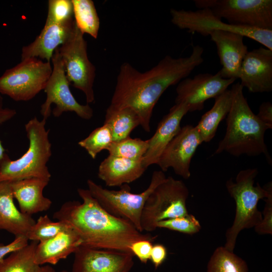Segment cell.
I'll use <instances>...</instances> for the list:
<instances>
[{"label": "cell", "instance_id": "cell-1", "mask_svg": "<svg viewBox=\"0 0 272 272\" xmlns=\"http://www.w3.org/2000/svg\"><path fill=\"white\" fill-rule=\"evenodd\" d=\"M203 51L202 46L196 45L192 46L188 56L175 58L167 55L144 73L128 62L123 63L107 109H133L140 118V125L149 132L153 111L158 100L167 88L187 78L203 62Z\"/></svg>", "mask_w": 272, "mask_h": 272}, {"label": "cell", "instance_id": "cell-2", "mask_svg": "<svg viewBox=\"0 0 272 272\" xmlns=\"http://www.w3.org/2000/svg\"><path fill=\"white\" fill-rule=\"evenodd\" d=\"M82 200L68 201L55 213L54 219L69 224L81 238L82 246L130 252L131 244L139 240L154 241L156 235L143 234L127 221L104 210L89 190L79 188Z\"/></svg>", "mask_w": 272, "mask_h": 272}, {"label": "cell", "instance_id": "cell-3", "mask_svg": "<svg viewBox=\"0 0 272 272\" xmlns=\"http://www.w3.org/2000/svg\"><path fill=\"white\" fill-rule=\"evenodd\" d=\"M243 89L240 82L234 84L231 88L232 100L226 117V132L214 154L226 152L235 157L263 154L271 162L264 142L265 132L271 128L253 112Z\"/></svg>", "mask_w": 272, "mask_h": 272}, {"label": "cell", "instance_id": "cell-4", "mask_svg": "<svg viewBox=\"0 0 272 272\" xmlns=\"http://www.w3.org/2000/svg\"><path fill=\"white\" fill-rule=\"evenodd\" d=\"M258 173L255 168L242 170L237 174L235 181L230 179L226 182L227 191L236 205L235 218L232 226L226 232L224 246L231 251H234L240 232L255 227L261 221L262 213L258 210V202L272 192L271 181L263 187L258 182L255 185Z\"/></svg>", "mask_w": 272, "mask_h": 272}, {"label": "cell", "instance_id": "cell-5", "mask_svg": "<svg viewBox=\"0 0 272 272\" xmlns=\"http://www.w3.org/2000/svg\"><path fill=\"white\" fill-rule=\"evenodd\" d=\"M46 120L35 117L25 124L29 141L27 151L19 158L12 160L7 155L0 164V182H14L31 178L50 181L51 174L47 164L51 157V144Z\"/></svg>", "mask_w": 272, "mask_h": 272}, {"label": "cell", "instance_id": "cell-6", "mask_svg": "<svg viewBox=\"0 0 272 272\" xmlns=\"http://www.w3.org/2000/svg\"><path fill=\"white\" fill-rule=\"evenodd\" d=\"M164 172L154 171L149 186L143 192L134 193L128 184L118 190H109L91 179L87 181L88 190L100 206L110 214L127 221L143 232L141 221L145 202L155 187L166 178Z\"/></svg>", "mask_w": 272, "mask_h": 272}, {"label": "cell", "instance_id": "cell-7", "mask_svg": "<svg viewBox=\"0 0 272 272\" xmlns=\"http://www.w3.org/2000/svg\"><path fill=\"white\" fill-rule=\"evenodd\" d=\"M189 193L183 181L166 177L145 202L141 221L143 232L155 231L161 221L188 215L186 201Z\"/></svg>", "mask_w": 272, "mask_h": 272}, {"label": "cell", "instance_id": "cell-8", "mask_svg": "<svg viewBox=\"0 0 272 272\" xmlns=\"http://www.w3.org/2000/svg\"><path fill=\"white\" fill-rule=\"evenodd\" d=\"M52 72L50 62L36 57L21 60L0 77V93L16 101H27L44 90Z\"/></svg>", "mask_w": 272, "mask_h": 272}, {"label": "cell", "instance_id": "cell-9", "mask_svg": "<svg viewBox=\"0 0 272 272\" xmlns=\"http://www.w3.org/2000/svg\"><path fill=\"white\" fill-rule=\"evenodd\" d=\"M198 9L207 8L236 26L272 30L271 0H194Z\"/></svg>", "mask_w": 272, "mask_h": 272}, {"label": "cell", "instance_id": "cell-10", "mask_svg": "<svg viewBox=\"0 0 272 272\" xmlns=\"http://www.w3.org/2000/svg\"><path fill=\"white\" fill-rule=\"evenodd\" d=\"M171 22L181 29L207 36L215 31H225L239 34L251 39L272 50V30L236 26L224 22L209 9L196 11L170 10Z\"/></svg>", "mask_w": 272, "mask_h": 272}, {"label": "cell", "instance_id": "cell-11", "mask_svg": "<svg viewBox=\"0 0 272 272\" xmlns=\"http://www.w3.org/2000/svg\"><path fill=\"white\" fill-rule=\"evenodd\" d=\"M57 48L69 83L84 93L87 104L94 102L96 69L88 57L84 34L76 24L70 37Z\"/></svg>", "mask_w": 272, "mask_h": 272}, {"label": "cell", "instance_id": "cell-12", "mask_svg": "<svg viewBox=\"0 0 272 272\" xmlns=\"http://www.w3.org/2000/svg\"><path fill=\"white\" fill-rule=\"evenodd\" d=\"M51 60L52 72L44 89L46 98L40 109L43 119L46 120L49 117L51 105L54 104L55 107L52 112L55 117H59L65 112H74L82 119H90L93 115V109L88 104H80L73 95L57 48Z\"/></svg>", "mask_w": 272, "mask_h": 272}, {"label": "cell", "instance_id": "cell-13", "mask_svg": "<svg viewBox=\"0 0 272 272\" xmlns=\"http://www.w3.org/2000/svg\"><path fill=\"white\" fill-rule=\"evenodd\" d=\"M235 81V79L223 78L219 72L215 74L201 73L193 78H185L176 87L175 103L185 104L188 112L200 111L203 108L205 101L216 98Z\"/></svg>", "mask_w": 272, "mask_h": 272}, {"label": "cell", "instance_id": "cell-14", "mask_svg": "<svg viewBox=\"0 0 272 272\" xmlns=\"http://www.w3.org/2000/svg\"><path fill=\"white\" fill-rule=\"evenodd\" d=\"M202 143L195 126L186 125L181 127L168 145L157 165L164 172L171 168L176 174L184 179H188L191 176L192 158Z\"/></svg>", "mask_w": 272, "mask_h": 272}, {"label": "cell", "instance_id": "cell-15", "mask_svg": "<svg viewBox=\"0 0 272 272\" xmlns=\"http://www.w3.org/2000/svg\"><path fill=\"white\" fill-rule=\"evenodd\" d=\"M133 257L130 252L81 246L74 253L72 272H130Z\"/></svg>", "mask_w": 272, "mask_h": 272}, {"label": "cell", "instance_id": "cell-16", "mask_svg": "<svg viewBox=\"0 0 272 272\" xmlns=\"http://www.w3.org/2000/svg\"><path fill=\"white\" fill-rule=\"evenodd\" d=\"M240 84L251 93L272 91V50L260 47L248 51L240 70Z\"/></svg>", "mask_w": 272, "mask_h": 272}, {"label": "cell", "instance_id": "cell-17", "mask_svg": "<svg viewBox=\"0 0 272 272\" xmlns=\"http://www.w3.org/2000/svg\"><path fill=\"white\" fill-rule=\"evenodd\" d=\"M216 44L221 69L218 71L225 79H238L242 61L248 52L242 35L232 32L215 31L210 33Z\"/></svg>", "mask_w": 272, "mask_h": 272}, {"label": "cell", "instance_id": "cell-18", "mask_svg": "<svg viewBox=\"0 0 272 272\" xmlns=\"http://www.w3.org/2000/svg\"><path fill=\"white\" fill-rule=\"evenodd\" d=\"M187 112L185 104L175 103L160 121L155 133L149 139V147L143 158L146 169L157 164L162 153L181 128L182 119Z\"/></svg>", "mask_w": 272, "mask_h": 272}, {"label": "cell", "instance_id": "cell-19", "mask_svg": "<svg viewBox=\"0 0 272 272\" xmlns=\"http://www.w3.org/2000/svg\"><path fill=\"white\" fill-rule=\"evenodd\" d=\"M75 26L74 19L62 23L45 22L35 40L22 47L21 60L36 57L50 62L55 50L68 39Z\"/></svg>", "mask_w": 272, "mask_h": 272}, {"label": "cell", "instance_id": "cell-20", "mask_svg": "<svg viewBox=\"0 0 272 272\" xmlns=\"http://www.w3.org/2000/svg\"><path fill=\"white\" fill-rule=\"evenodd\" d=\"M82 245L79 236L69 225L55 236L38 243L34 253L35 262L38 265H55L74 253Z\"/></svg>", "mask_w": 272, "mask_h": 272}, {"label": "cell", "instance_id": "cell-21", "mask_svg": "<svg viewBox=\"0 0 272 272\" xmlns=\"http://www.w3.org/2000/svg\"><path fill=\"white\" fill-rule=\"evenodd\" d=\"M49 182L31 178L10 182L13 197L17 200L23 214L32 216L51 207V200L43 195V190Z\"/></svg>", "mask_w": 272, "mask_h": 272}, {"label": "cell", "instance_id": "cell-22", "mask_svg": "<svg viewBox=\"0 0 272 272\" xmlns=\"http://www.w3.org/2000/svg\"><path fill=\"white\" fill-rule=\"evenodd\" d=\"M142 161L109 155L99 166L98 177L109 187L128 184L141 177L147 169Z\"/></svg>", "mask_w": 272, "mask_h": 272}, {"label": "cell", "instance_id": "cell-23", "mask_svg": "<svg viewBox=\"0 0 272 272\" xmlns=\"http://www.w3.org/2000/svg\"><path fill=\"white\" fill-rule=\"evenodd\" d=\"M14 198L10 182H0V230L26 236L35 221L17 209Z\"/></svg>", "mask_w": 272, "mask_h": 272}, {"label": "cell", "instance_id": "cell-24", "mask_svg": "<svg viewBox=\"0 0 272 272\" xmlns=\"http://www.w3.org/2000/svg\"><path fill=\"white\" fill-rule=\"evenodd\" d=\"M215 99L213 107L202 115L195 126L203 142H209L214 138L220 122L227 117L232 104L231 90H226Z\"/></svg>", "mask_w": 272, "mask_h": 272}, {"label": "cell", "instance_id": "cell-25", "mask_svg": "<svg viewBox=\"0 0 272 272\" xmlns=\"http://www.w3.org/2000/svg\"><path fill=\"white\" fill-rule=\"evenodd\" d=\"M104 124L109 127L113 142H117L129 137L131 131L141 124V120L130 108L117 110L107 109Z\"/></svg>", "mask_w": 272, "mask_h": 272}, {"label": "cell", "instance_id": "cell-26", "mask_svg": "<svg viewBox=\"0 0 272 272\" xmlns=\"http://www.w3.org/2000/svg\"><path fill=\"white\" fill-rule=\"evenodd\" d=\"M74 21L77 28L84 34L94 39L98 37L100 20L94 2L91 0H72Z\"/></svg>", "mask_w": 272, "mask_h": 272}, {"label": "cell", "instance_id": "cell-27", "mask_svg": "<svg viewBox=\"0 0 272 272\" xmlns=\"http://www.w3.org/2000/svg\"><path fill=\"white\" fill-rule=\"evenodd\" d=\"M38 242L31 241L24 248L0 261V272H35L38 266L34 253Z\"/></svg>", "mask_w": 272, "mask_h": 272}, {"label": "cell", "instance_id": "cell-28", "mask_svg": "<svg viewBox=\"0 0 272 272\" xmlns=\"http://www.w3.org/2000/svg\"><path fill=\"white\" fill-rule=\"evenodd\" d=\"M246 261L224 247H217L211 255L207 272H248Z\"/></svg>", "mask_w": 272, "mask_h": 272}, {"label": "cell", "instance_id": "cell-29", "mask_svg": "<svg viewBox=\"0 0 272 272\" xmlns=\"http://www.w3.org/2000/svg\"><path fill=\"white\" fill-rule=\"evenodd\" d=\"M149 147V139L143 140L130 137L112 142L107 149L109 155L133 160L143 159Z\"/></svg>", "mask_w": 272, "mask_h": 272}, {"label": "cell", "instance_id": "cell-30", "mask_svg": "<svg viewBox=\"0 0 272 272\" xmlns=\"http://www.w3.org/2000/svg\"><path fill=\"white\" fill-rule=\"evenodd\" d=\"M69 225L61 221H52L47 215L40 216L26 235L29 240L38 243L48 240L66 229Z\"/></svg>", "mask_w": 272, "mask_h": 272}, {"label": "cell", "instance_id": "cell-31", "mask_svg": "<svg viewBox=\"0 0 272 272\" xmlns=\"http://www.w3.org/2000/svg\"><path fill=\"white\" fill-rule=\"evenodd\" d=\"M113 142L109 127L106 124L93 130L85 139L80 141L78 145L84 148L94 159L104 150H107Z\"/></svg>", "mask_w": 272, "mask_h": 272}, {"label": "cell", "instance_id": "cell-32", "mask_svg": "<svg viewBox=\"0 0 272 272\" xmlns=\"http://www.w3.org/2000/svg\"><path fill=\"white\" fill-rule=\"evenodd\" d=\"M157 228H165L183 234L193 235L199 232L201 227L199 222L192 215L175 217L157 223Z\"/></svg>", "mask_w": 272, "mask_h": 272}, {"label": "cell", "instance_id": "cell-33", "mask_svg": "<svg viewBox=\"0 0 272 272\" xmlns=\"http://www.w3.org/2000/svg\"><path fill=\"white\" fill-rule=\"evenodd\" d=\"M73 6L70 0H49L46 22L62 23L73 19Z\"/></svg>", "mask_w": 272, "mask_h": 272}, {"label": "cell", "instance_id": "cell-34", "mask_svg": "<svg viewBox=\"0 0 272 272\" xmlns=\"http://www.w3.org/2000/svg\"><path fill=\"white\" fill-rule=\"evenodd\" d=\"M265 202L262 213V219L254 227L255 231L259 235L272 234V192L264 199Z\"/></svg>", "mask_w": 272, "mask_h": 272}, {"label": "cell", "instance_id": "cell-35", "mask_svg": "<svg viewBox=\"0 0 272 272\" xmlns=\"http://www.w3.org/2000/svg\"><path fill=\"white\" fill-rule=\"evenodd\" d=\"M153 241L149 239H141L133 242L130 246L131 252L143 263H146L150 259Z\"/></svg>", "mask_w": 272, "mask_h": 272}, {"label": "cell", "instance_id": "cell-36", "mask_svg": "<svg viewBox=\"0 0 272 272\" xmlns=\"http://www.w3.org/2000/svg\"><path fill=\"white\" fill-rule=\"evenodd\" d=\"M28 239L25 236H19L15 237L13 241L10 243L0 245V261L3 260L8 254L18 251L29 244Z\"/></svg>", "mask_w": 272, "mask_h": 272}, {"label": "cell", "instance_id": "cell-37", "mask_svg": "<svg viewBox=\"0 0 272 272\" xmlns=\"http://www.w3.org/2000/svg\"><path fill=\"white\" fill-rule=\"evenodd\" d=\"M167 256V250L166 247L161 244L153 245L150 259L155 268H158L165 261Z\"/></svg>", "mask_w": 272, "mask_h": 272}, {"label": "cell", "instance_id": "cell-38", "mask_svg": "<svg viewBox=\"0 0 272 272\" xmlns=\"http://www.w3.org/2000/svg\"><path fill=\"white\" fill-rule=\"evenodd\" d=\"M16 114L15 109L9 108H4L3 98L0 95V124L8 121L13 118ZM8 154L4 148L0 141V164Z\"/></svg>", "mask_w": 272, "mask_h": 272}, {"label": "cell", "instance_id": "cell-39", "mask_svg": "<svg viewBox=\"0 0 272 272\" xmlns=\"http://www.w3.org/2000/svg\"><path fill=\"white\" fill-rule=\"evenodd\" d=\"M256 115L264 123L272 128V105L270 102L261 103Z\"/></svg>", "mask_w": 272, "mask_h": 272}, {"label": "cell", "instance_id": "cell-40", "mask_svg": "<svg viewBox=\"0 0 272 272\" xmlns=\"http://www.w3.org/2000/svg\"><path fill=\"white\" fill-rule=\"evenodd\" d=\"M35 272H56L54 269L49 265V264H45L42 265H39Z\"/></svg>", "mask_w": 272, "mask_h": 272}, {"label": "cell", "instance_id": "cell-41", "mask_svg": "<svg viewBox=\"0 0 272 272\" xmlns=\"http://www.w3.org/2000/svg\"><path fill=\"white\" fill-rule=\"evenodd\" d=\"M60 272H68V271H66V270H62V271H60Z\"/></svg>", "mask_w": 272, "mask_h": 272}, {"label": "cell", "instance_id": "cell-42", "mask_svg": "<svg viewBox=\"0 0 272 272\" xmlns=\"http://www.w3.org/2000/svg\"><path fill=\"white\" fill-rule=\"evenodd\" d=\"M1 244H1V243H0V245H1Z\"/></svg>", "mask_w": 272, "mask_h": 272}]
</instances>
